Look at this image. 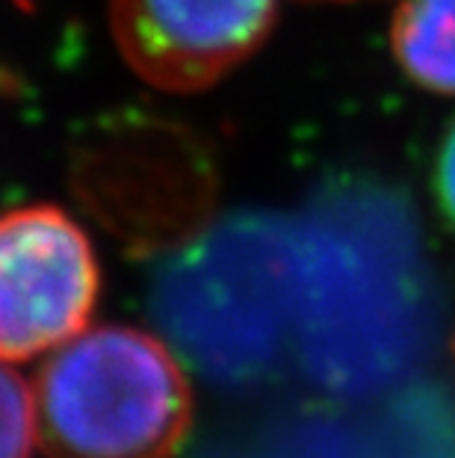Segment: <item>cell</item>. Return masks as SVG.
I'll use <instances>...</instances> for the list:
<instances>
[{
	"label": "cell",
	"mask_w": 455,
	"mask_h": 458,
	"mask_svg": "<svg viewBox=\"0 0 455 458\" xmlns=\"http://www.w3.org/2000/svg\"><path fill=\"white\" fill-rule=\"evenodd\" d=\"M293 222L299 364L343 396L400 382L441 323L438 278L411 201L393 183L343 174Z\"/></svg>",
	"instance_id": "6da1fadb"
},
{
	"label": "cell",
	"mask_w": 455,
	"mask_h": 458,
	"mask_svg": "<svg viewBox=\"0 0 455 458\" xmlns=\"http://www.w3.org/2000/svg\"><path fill=\"white\" fill-rule=\"evenodd\" d=\"M148 310L172 349L210 382H266L293 352V213H225L178 240L154 263Z\"/></svg>",
	"instance_id": "7a4b0ae2"
},
{
	"label": "cell",
	"mask_w": 455,
	"mask_h": 458,
	"mask_svg": "<svg viewBox=\"0 0 455 458\" xmlns=\"http://www.w3.org/2000/svg\"><path fill=\"white\" fill-rule=\"evenodd\" d=\"M33 414L47 458H175L192 426V391L157 335L98 326L42 364Z\"/></svg>",
	"instance_id": "3957f363"
},
{
	"label": "cell",
	"mask_w": 455,
	"mask_h": 458,
	"mask_svg": "<svg viewBox=\"0 0 455 458\" xmlns=\"http://www.w3.org/2000/svg\"><path fill=\"white\" fill-rule=\"evenodd\" d=\"M101 267L86 231L54 204L0 213V360H30L86 331Z\"/></svg>",
	"instance_id": "277c9868"
},
{
	"label": "cell",
	"mask_w": 455,
	"mask_h": 458,
	"mask_svg": "<svg viewBox=\"0 0 455 458\" xmlns=\"http://www.w3.org/2000/svg\"><path fill=\"white\" fill-rule=\"evenodd\" d=\"M278 13L281 0H110V30L139 81L196 95L249 63Z\"/></svg>",
	"instance_id": "5b68a950"
},
{
	"label": "cell",
	"mask_w": 455,
	"mask_h": 458,
	"mask_svg": "<svg viewBox=\"0 0 455 458\" xmlns=\"http://www.w3.org/2000/svg\"><path fill=\"white\" fill-rule=\"evenodd\" d=\"M391 54L411 86L455 98V0H400Z\"/></svg>",
	"instance_id": "8992f818"
},
{
	"label": "cell",
	"mask_w": 455,
	"mask_h": 458,
	"mask_svg": "<svg viewBox=\"0 0 455 458\" xmlns=\"http://www.w3.org/2000/svg\"><path fill=\"white\" fill-rule=\"evenodd\" d=\"M36 446L33 391L0 360V458H30Z\"/></svg>",
	"instance_id": "52a82bcc"
},
{
	"label": "cell",
	"mask_w": 455,
	"mask_h": 458,
	"mask_svg": "<svg viewBox=\"0 0 455 458\" xmlns=\"http://www.w3.org/2000/svg\"><path fill=\"white\" fill-rule=\"evenodd\" d=\"M432 192L443 222L455 233V119L443 131L432 165Z\"/></svg>",
	"instance_id": "ba28073f"
},
{
	"label": "cell",
	"mask_w": 455,
	"mask_h": 458,
	"mask_svg": "<svg viewBox=\"0 0 455 458\" xmlns=\"http://www.w3.org/2000/svg\"><path fill=\"white\" fill-rule=\"evenodd\" d=\"M305 4H355V0H305Z\"/></svg>",
	"instance_id": "9c48e42d"
},
{
	"label": "cell",
	"mask_w": 455,
	"mask_h": 458,
	"mask_svg": "<svg viewBox=\"0 0 455 458\" xmlns=\"http://www.w3.org/2000/svg\"><path fill=\"white\" fill-rule=\"evenodd\" d=\"M452 352H455V335H452Z\"/></svg>",
	"instance_id": "30bf717a"
}]
</instances>
